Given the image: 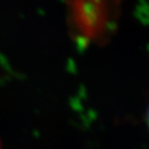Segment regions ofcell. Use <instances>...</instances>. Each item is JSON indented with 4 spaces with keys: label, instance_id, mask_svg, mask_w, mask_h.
<instances>
[{
    "label": "cell",
    "instance_id": "6da1fadb",
    "mask_svg": "<svg viewBox=\"0 0 149 149\" xmlns=\"http://www.w3.org/2000/svg\"><path fill=\"white\" fill-rule=\"evenodd\" d=\"M121 0H66L67 22L81 46L103 44L117 27Z\"/></svg>",
    "mask_w": 149,
    "mask_h": 149
},
{
    "label": "cell",
    "instance_id": "7a4b0ae2",
    "mask_svg": "<svg viewBox=\"0 0 149 149\" xmlns=\"http://www.w3.org/2000/svg\"><path fill=\"white\" fill-rule=\"evenodd\" d=\"M146 123H147V126L149 128V107H148V109H147V112H146Z\"/></svg>",
    "mask_w": 149,
    "mask_h": 149
},
{
    "label": "cell",
    "instance_id": "3957f363",
    "mask_svg": "<svg viewBox=\"0 0 149 149\" xmlns=\"http://www.w3.org/2000/svg\"><path fill=\"white\" fill-rule=\"evenodd\" d=\"M0 149H2V146H1V141H0Z\"/></svg>",
    "mask_w": 149,
    "mask_h": 149
}]
</instances>
